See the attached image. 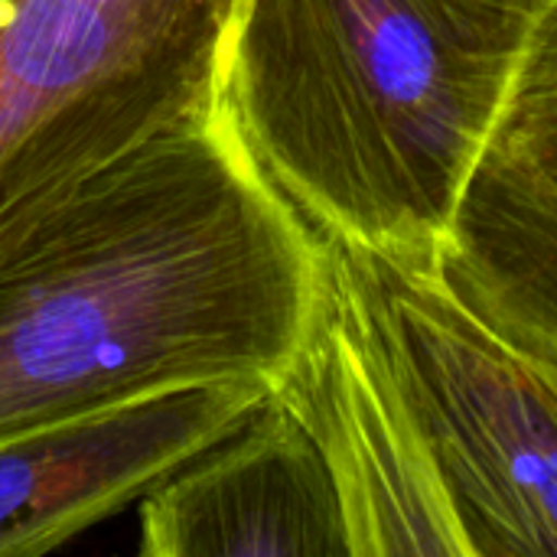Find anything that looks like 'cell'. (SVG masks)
Returning a JSON list of instances; mask_svg holds the SVG:
<instances>
[{
  "label": "cell",
  "instance_id": "cell-2",
  "mask_svg": "<svg viewBox=\"0 0 557 557\" xmlns=\"http://www.w3.org/2000/svg\"><path fill=\"white\" fill-rule=\"evenodd\" d=\"M548 0H242L215 111L330 242L441 264Z\"/></svg>",
  "mask_w": 557,
  "mask_h": 557
},
{
  "label": "cell",
  "instance_id": "cell-7",
  "mask_svg": "<svg viewBox=\"0 0 557 557\" xmlns=\"http://www.w3.org/2000/svg\"><path fill=\"white\" fill-rule=\"evenodd\" d=\"M441 271L506 336L557 362V0L463 196Z\"/></svg>",
  "mask_w": 557,
  "mask_h": 557
},
{
  "label": "cell",
  "instance_id": "cell-5",
  "mask_svg": "<svg viewBox=\"0 0 557 557\" xmlns=\"http://www.w3.org/2000/svg\"><path fill=\"white\" fill-rule=\"evenodd\" d=\"M271 392L326 457L352 557H467L434 467L326 271L310 330Z\"/></svg>",
  "mask_w": 557,
  "mask_h": 557
},
{
  "label": "cell",
  "instance_id": "cell-3",
  "mask_svg": "<svg viewBox=\"0 0 557 557\" xmlns=\"http://www.w3.org/2000/svg\"><path fill=\"white\" fill-rule=\"evenodd\" d=\"M326 274L392 382L467 557H557V362L467 304L441 264L323 238Z\"/></svg>",
  "mask_w": 557,
  "mask_h": 557
},
{
  "label": "cell",
  "instance_id": "cell-4",
  "mask_svg": "<svg viewBox=\"0 0 557 557\" xmlns=\"http://www.w3.org/2000/svg\"><path fill=\"white\" fill-rule=\"evenodd\" d=\"M242 0H0V261L82 186L215 111Z\"/></svg>",
  "mask_w": 557,
  "mask_h": 557
},
{
  "label": "cell",
  "instance_id": "cell-8",
  "mask_svg": "<svg viewBox=\"0 0 557 557\" xmlns=\"http://www.w3.org/2000/svg\"><path fill=\"white\" fill-rule=\"evenodd\" d=\"M140 555L352 557V548L326 457L268 392L140 499Z\"/></svg>",
  "mask_w": 557,
  "mask_h": 557
},
{
  "label": "cell",
  "instance_id": "cell-6",
  "mask_svg": "<svg viewBox=\"0 0 557 557\" xmlns=\"http://www.w3.org/2000/svg\"><path fill=\"white\" fill-rule=\"evenodd\" d=\"M268 382H202L0 441V557L55 552L232 431Z\"/></svg>",
  "mask_w": 557,
  "mask_h": 557
},
{
  "label": "cell",
  "instance_id": "cell-1",
  "mask_svg": "<svg viewBox=\"0 0 557 557\" xmlns=\"http://www.w3.org/2000/svg\"><path fill=\"white\" fill-rule=\"evenodd\" d=\"M326 248L219 111L82 186L0 261V441L297 356Z\"/></svg>",
  "mask_w": 557,
  "mask_h": 557
}]
</instances>
